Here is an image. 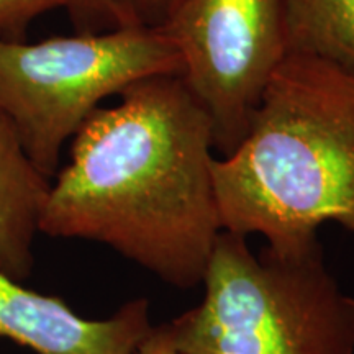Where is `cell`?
Here are the masks:
<instances>
[{
    "label": "cell",
    "instance_id": "10",
    "mask_svg": "<svg viewBox=\"0 0 354 354\" xmlns=\"http://www.w3.org/2000/svg\"><path fill=\"white\" fill-rule=\"evenodd\" d=\"M68 2L69 0H0V39H26V32L33 20L55 8H66Z\"/></svg>",
    "mask_w": 354,
    "mask_h": 354
},
{
    "label": "cell",
    "instance_id": "9",
    "mask_svg": "<svg viewBox=\"0 0 354 354\" xmlns=\"http://www.w3.org/2000/svg\"><path fill=\"white\" fill-rule=\"evenodd\" d=\"M180 0H69L64 10L76 33L158 28Z\"/></svg>",
    "mask_w": 354,
    "mask_h": 354
},
{
    "label": "cell",
    "instance_id": "7",
    "mask_svg": "<svg viewBox=\"0 0 354 354\" xmlns=\"http://www.w3.org/2000/svg\"><path fill=\"white\" fill-rule=\"evenodd\" d=\"M50 185L15 127L0 113V271L19 282L32 272L33 241Z\"/></svg>",
    "mask_w": 354,
    "mask_h": 354
},
{
    "label": "cell",
    "instance_id": "1",
    "mask_svg": "<svg viewBox=\"0 0 354 354\" xmlns=\"http://www.w3.org/2000/svg\"><path fill=\"white\" fill-rule=\"evenodd\" d=\"M118 99L73 136L39 233L100 243L169 286L194 289L221 233L210 118L177 74L141 79Z\"/></svg>",
    "mask_w": 354,
    "mask_h": 354
},
{
    "label": "cell",
    "instance_id": "8",
    "mask_svg": "<svg viewBox=\"0 0 354 354\" xmlns=\"http://www.w3.org/2000/svg\"><path fill=\"white\" fill-rule=\"evenodd\" d=\"M287 50L354 76V0H284Z\"/></svg>",
    "mask_w": 354,
    "mask_h": 354
},
{
    "label": "cell",
    "instance_id": "4",
    "mask_svg": "<svg viewBox=\"0 0 354 354\" xmlns=\"http://www.w3.org/2000/svg\"><path fill=\"white\" fill-rule=\"evenodd\" d=\"M183 59L159 28L76 33L30 43L0 39V113L26 153L53 179L64 145L109 97Z\"/></svg>",
    "mask_w": 354,
    "mask_h": 354
},
{
    "label": "cell",
    "instance_id": "2",
    "mask_svg": "<svg viewBox=\"0 0 354 354\" xmlns=\"http://www.w3.org/2000/svg\"><path fill=\"white\" fill-rule=\"evenodd\" d=\"M212 174L221 232L261 234L287 256L320 245L325 223L354 233V76L289 53Z\"/></svg>",
    "mask_w": 354,
    "mask_h": 354
},
{
    "label": "cell",
    "instance_id": "5",
    "mask_svg": "<svg viewBox=\"0 0 354 354\" xmlns=\"http://www.w3.org/2000/svg\"><path fill=\"white\" fill-rule=\"evenodd\" d=\"M221 156L241 143L284 57V0H180L161 26Z\"/></svg>",
    "mask_w": 354,
    "mask_h": 354
},
{
    "label": "cell",
    "instance_id": "6",
    "mask_svg": "<svg viewBox=\"0 0 354 354\" xmlns=\"http://www.w3.org/2000/svg\"><path fill=\"white\" fill-rule=\"evenodd\" d=\"M151 330L148 299L130 300L105 320H87L64 300L0 271V336L35 354H133Z\"/></svg>",
    "mask_w": 354,
    "mask_h": 354
},
{
    "label": "cell",
    "instance_id": "11",
    "mask_svg": "<svg viewBox=\"0 0 354 354\" xmlns=\"http://www.w3.org/2000/svg\"><path fill=\"white\" fill-rule=\"evenodd\" d=\"M133 354H180L172 339L169 323L153 326L151 333L146 336L145 342Z\"/></svg>",
    "mask_w": 354,
    "mask_h": 354
},
{
    "label": "cell",
    "instance_id": "3",
    "mask_svg": "<svg viewBox=\"0 0 354 354\" xmlns=\"http://www.w3.org/2000/svg\"><path fill=\"white\" fill-rule=\"evenodd\" d=\"M202 302L169 323L180 354H354V297L339 287L322 243L302 254L256 256L221 232Z\"/></svg>",
    "mask_w": 354,
    "mask_h": 354
}]
</instances>
